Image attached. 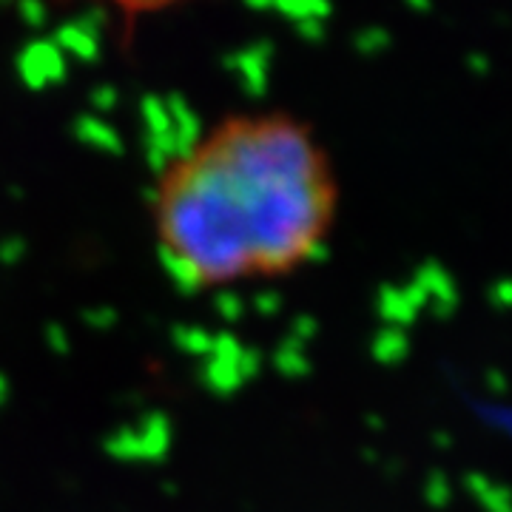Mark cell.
I'll return each instance as SVG.
<instances>
[{
	"instance_id": "cell-1",
	"label": "cell",
	"mask_w": 512,
	"mask_h": 512,
	"mask_svg": "<svg viewBox=\"0 0 512 512\" xmlns=\"http://www.w3.org/2000/svg\"><path fill=\"white\" fill-rule=\"evenodd\" d=\"M325 148L288 114H237L165 165L151 197L160 262L183 288L279 279L313 262L336 220Z\"/></svg>"
},
{
	"instance_id": "cell-2",
	"label": "cell",
	"mask_w": 512,
	"mask_h": 512,
	"mask_svg": "<svg viewBox=\"0 0 512 512\" xmlns=\"http://www.w3.org/2000/svg\"><path fill=\"white\" fill-rule=\"evenodd\" d=\"M467 490L484 507V512H512V490L504 484H495L493 478L470 473Z\"/></svg>"
},
{
	"instance_id": "cell-3",
	"label": "cell",
	"mask_w": 512,
	"mask_h": 512,
	"mask_svg": "<svg viewBox=\"0 0 512 512\" xmlns=\"http://www.w3.org/2000/svg\"><path fill=\"white\" fill-rule=\"evenodd\" d=\"M478 416L487 421L490 427L507 433L512 439V407L510 404H478Z\"/></svg>"
},
{
	"instance_id": "cell-4",
	"label": "cell",
	"mask_w": 512,
	"mask_h": 512,
	"mask_svg": "<svg viewBox=\"0 0 512 512\" xmlns=\"http://www.w3.org/2000/svg\"><path fill=\"white\" fill-rule=\"evenodd\" d=\"M490 302L498 311H512V279H501L490 288Z\"/></svg>"
},
{
	"instance_id": "cell-5",
	"label": "cell",
	"mask_w": 512,
	"mask_h": 512,
	"mask_svg": "<svg viewBox=\"0 0 512 512\" xmlns=\"http://www.w3.org/2000/svg\"><path fill=\"white\" fill-rule=\"evenodd\" d=\"M487 387L493 390V396H507L510 393V379L498 370H490L487 373Z\"/></svg>"
},
{
	"instance_id": "cell-6",
	"label": "cell",
	"mask_w": 512,
	"mask_h": 512,
	"mask_svg": "<svg viewBox=\"0 0 512 512\" xmlns=\"http://www.w3.org/2000/svg\"><path fill=\"white\" fill-rule=\"evenodd\" d=\"M467 63H470V69H473L476 74H481V77H484V74H490V57L487 55H470Z\"/></svg>"
},
{
	"instance_id": "cell-7",
	"label": "cell",
	"mask_w": 512,
	"mask_h": 512,
	"mask_svg": "<svg viewBox=\"0 0 512 512\" xmlns=\"http://www.w3.org/2000/svg\"><path fill=\"white\" fill-rule=\"evenodd\" d=\"M416 12H430V6H433V0H407Z\"/></svg>"
}]
</instances>
